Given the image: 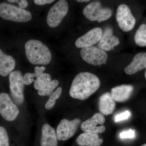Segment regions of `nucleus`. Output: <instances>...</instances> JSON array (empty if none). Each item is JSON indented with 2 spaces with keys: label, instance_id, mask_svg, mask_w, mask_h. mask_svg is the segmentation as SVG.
<instances>
[{
  "label": "nucleus",
  "instance_id": "obj_30",
  "mask_svg": "<svg viewBox=\"0 0 146 146\" xmlns=\"http://www.w3.org/2000/svg\"><path fill=\"white\" fill-rule=\"evenodd\" d=\"M78 2L80 3H83V2H88L90 0H76Z\"/></svg>",
  "mask_w": 146,
  "mask_h": 146
},
{
  "label": "nucleus",
  "instance_id": "obj_5",
  "mask_svg": "<svg viewBox=\"0 0 146 146\" xmlns=\"http://www.w3.org/2000/svg\"><path fill=\"white\" fill-rule=\"evenodd\" d=\"M83 15L90 21L99 22L106 21L112 14L110 9L103 7L100 3L94 1L85 7L83 10Z\"/></svg>",
  "mask_w": 146,
  "mask_h": 146
},
{
  "label": "nucleus",
  "instance_id": "obj_3",
  "mask_svg": "<svg viewBox=\"0 0 146 146\" xmlns=\"http://www.w3.org/2000/svg\"><path fill=\"white\" fill-rule=\"evenodd\" d=\"M0 17L5 20L18 23L29 22L32 18L29 11L5 3H0Z\"/></svg>",
  "mask_w": 146,
  "mask_h": 146
},
{
  "label": "nucleus",
  "instance_id": "obj_31",
  "mask_svg": "<svg viewBox=\"0 0 146 146\" xmlns=\"http://www.w3.org/2000/svg\"><path fill=\"white\" fill-rule=\"evenodd\" d=\"M145 78L146 79V70L145 72Z\"/></svg>",
  "mask_w": 146,
  "mask_h": 146
},
{
  "label": "nucleus",
  "instance_id": "obj_32",
  "mask_svg": "<svg viewBox=\"0 0 146 146\" xmlns=\"http://www.w3.org/2000/svg\"><path fill=\"white\" fill-rule=\"evenodd\" d=\"M141 146H146V144H144V145H142Z\"/></svg>",
  "mask_w": 146,
  "mask_h": 146
},
{
  "label": "nucleus",
  "instance_id": "obj_16",
  "mask_svg": "<svg viewBox=\"0 0 146 146\" xmlns=\"http://www.w3.org/2000/svg\"><path fill=\"white\" fill-rule=\"evenodd\" d=\"M146 68V52H141L135 55L124 71L127 74L131 75Z\"/></svg>",
  "mask_w": 146,
  "mask_h": 146
},
{
  "label": "nucleus",
  "instance_id": "obj_26",
  "mask_svg": "<svg viewBox=\"0 0 146 146\" xmlns=\"http://www.w3.org/2000/svg\"><path fill=\"white\" fill-rule=\"evenodd\" d=\"M131 113L129 111H125V112L118 114L115 116L114 121L115 122H118L120 121L127 119L130 117Z\"/></svg>",
  "mask_w": 146,
  "mask_h": 146
},
{
  "label": "nucleus",
  "instance_id": "obj_23",
  "mask_svg": "<svg viewBox=\"0 0 146 146\" xmlns=\"http://www.w3.org/2000/svg\"><path fill=\"white\" fill-rule=\"evenodd\" d=\"M51 81V77L49 74L43 73L35 80L34 86L36 90L43 88Z\"/></svg>",
  "mask_w": 146,
  "mask_h": 146
},
{
  "label": "nucleus",
  "instance_id": "obj_22",
  "mask_svg": "<svg viewBox=\"0 0 146 146\" xmlns=\"http://www.w3.org/2000/svg\"><path fill=\"white\" fill-rule=\"evenodd\" d=\"M59 82L58 80H55L50 82L46 86L38 90V94L42 96H50L54 92V90L58 86Z\"/></svg>",
  "mask_w": 146,
  "mask_h": 146
},
{
  "label": "nucleus",
  "instance_id": "obj_10",
  "mask_svg": "<svg viewBox=\"0 0 146 146\" xmlns=\"http://www.w3.org/2000/svg\"><path fill=\"white\" fill-rule=\"evenodd\" d=\"M81 121L75 119L70 121L63 119L60 121L56 129V136L58 141H67L72 137L77 130Z\"/></svg>",
  "mask_w": 146,
  "mask_h": 146
},
{
  "label": "nucleus",
  "instance_id": "obj_15",
  "mask_svg": "<svg viewBox=\"0 0 146 146\" xmlns=\"http://www.w3.org/2000/svg\"><path fill=\"white\" fill-rule=\"evenodd\" d=\"M100 112L103 115H109L112 114L116 108V103L109 92L104 93L100 97L98 102Z\"/></svg>",
  "mask_w": 146,
  "mask_h": 146
},
{
  "label": "nucleus",
  "instance_id": "obj_7",
  "mask_svg": "<svg viewBox=\"0 0 146 146\" xmlns=\"http://www.w3.org/2000/svg\"><path fill=\"white\" fill-rule=\"evenodd\" d=\"M80 54L84 60L94 66L106 64L108 59L107 54L104 50L93 46L82 48Z\"/></svg>",
  "mask_w": 146,
  "mask_h": 146
},
{
  "label": "nucleus",
  "instance_id": "obj_11",
  "mask_svg": "<svg viewBox=\"0 0 146 146\" xmlns=\"http://www.w3.org/2000/svg\"><path fill=\"white\" fill-rule=\"evenodd\" d=\"M105 118L101 113H96L82 123L81 128L84 132L99 133L104 132Z\"/></svg>",
  "mask_w": 146,
  "mask_h": 146
},
{
  "label": "nucleus",
  "instance_id": "obj_21",
  "mask_svg": "<svg viewBox=\"0 0 146 146\" xmlns=\"http://www.w3.org/2000/svg\"><path fill=\"white\" fill-rule=\"evenodd\" d=\"M135 43L139 46H146V25L142 24L134 36Z\"/></svg>",
  "mask_w": 146,
  "mask_h": 146
},
{
  "label": "nucleus",
  "instance_id": "obj_25",
  "mask_svg": "<svg viewBox=\"0 0 146 146\" xmlns=\"http://www.w3.org/2000/svg\"><path fill=\"white\" fill-rule=\"evenodd\" d=\"M0 146H9V138L6 129L0 126Z\"/></svg>",
  "mask_w": 146,
  "mask_h": 146
},
{
  "label": "nucleus",
  "instance_id": "obj_19",
  "mask_svg": "<svg viewBox=\"0 0 146 146\" xmlns=\"http://www.w3.org/2000/svg\"><path fill=\"white\" fill-rule=\"evenodd\" d=\"M76 142L80 146H100L103 140L99 138L98 133L84 132L76 138Z\"/></svg>",
  "mask_w": 146,
  "mask_h": 146
},
{
  "label": "nucleus",
  "instance_id": "obj_12",
  "mask_svg": "<svg viewBox=\"0 0 146 146\" xmlns=\"http://www.w3.org/2000/svg\"><path fill=\"white\" fill-rule=\"evenodd\" d=\"M102 34V31L100 28L92 29L77 39L75 42L76 47L82 48L92 46L99 42Z\"/></svg>",
  "mask_w": 146,
  "mask_h": 146
},
{
  "label": "nucleus",
  "instance_id": "obj_4",
  "mask_svg": "<svg viewBox=\"0 0 146 146\" xmlns=\"http://www.w3.org/2000/svg\"><path fill=\"white\" fill-rule=\"evenodd\" d=\"M9 87L11 96L15 103L21 105L23 103L25 88L23 76L20 71H12L9 74Z\"/></svg>",
  "mask_w": 146,
  "mask_h": 146
},
{
  "label": "nucleus",
  "instance_id": "obj_18",
  "mask_svg": "<svg viewBox=\"0 0 146 146\" xmlns=\"http://www.w3.org/2000/svg\"><path fill=\"white\" fill-rule=\"evenodd\" d=\"M16 61L12 56L6 54L0 49V75L5 77L15 69Z\"/></svg>",
  "mask_w": 146,
  "mask_h": 146
},
{
  "label": "nucleus",
  "instance_id": "obj_29",
  "mask_svg": "<svg viewBox=\"0 0 146 146\" xmlns=\"http://www.w3.org/2000/svg\"><path fill=\"white\" fill-rule=\"evenodd\" d=\"M56 0H33L35 3L38 5H42L47 4H50Z\"/></svg>",
  "mask_w": 146,
  "mask_h": 146
},
{
  "label": "nucleus",
  "instance_id": "obj_27",
  "mask_svg": "<svg viewBox=\"0 0 146 146\" xmlns=\"http://www.w3.org/2000/svg\"><path fill=\"white\" fill-rule=\"evenodd\" d=\"M135 136V130L130 129L127 131H123L120 133V137L121 138H133Z\"/></svg>",
  "mask_w": 146,
  "mask_h": 146
},
{
  "label": "nucleus",
  "instance_id": "obj_9",
  "mask_svg": "<svg viewBox=\"0 0 146 146\" xmlns=\"http://www.w3.org/2000/svg\"><path fill=\"white\" fill-rule=\"evenodd\" d=\"M116 16L119 26L123 31H130L135 26L136 19L126 5L121 4L118 7Z\"/></svg>",
  "mask_w": 146,
  "mask_h": 146
},
{
  "label": "nucleus",
  "instance_id": "obj_17",
  "mask_svg": "<svg viewBox=\"0 0 146 146\" xmlns=\"http://www.w3.org/2000/svg\"><path fill=\"white\" fill-rule=\"evenodd\" d=\"M41 146H58V139L54 129L48 124H45L42 128Z\"/></svg>",
  "mask_w": 146,
  "mask_h": 146
},
{
  "label": "nucleus",
  "instance_id": "obj_8",
  "mask_svg": "<svg viewBox=\"0 0 146 146\" xmlns=\"http://www.w3.org/2000/svg\"><path fill=\"white\" fill-rule=\"evenodd\" d=\"M19 110L8 94L0 93V115L6 121H12L19 115Z\"/></svg>",
  "mask_w": 146,
  "mask_h": 146
},
{
  "label": "nucleus",
  "instance_id": "obj_14",
  "mask_svg": "<svg viewBox=\"0 0 146 146\" xmlns=\"http://www.w3.org/2000/svg\"><path fill=\"white\" fill-rule=\"evenodd\" d=\"M133 90L132 85L123 84L112 88L110 94L115 102H124L130 98Z\"/></svg>",
  "mask_w": 146,
  "mask_h": 146
},
{
  "label": "nucleus",
  "instance_id": "obj_13",
  "mask_svg": "<svg viewBox=\"0 0 146 146\" xmlns=\"http://www.w3.org/2000/svg\"><path fill=\"white\" fill-rule=\"evenodd\" d=\"M98 43L100 48L108 51L113 50L114 47L119 44L120 42L118 37L113 35L112 29L108 27L105 29L102 38Z\"/></svg>",
  "mask_w": 146,
  "mask_h": 146
},
{
  "label": "nucleus",
  "instance_id": "obj_6",
  "mask_svg": "<svg viewBox=\"0 0 146 146\" xmlns=\"http://www.w3.org/2000/svg\"><path fill=\"white\" fill-rule=\"evenodd\" d=\"M69 7L66 0H60L50 9L47 17V23L51 28L58 26L68 11Z\"/></svg>",
  "mask_w": 146,
  "mask_h": 146
},
{
  "label": "nucleus",
  "instance_id": "obj_24",
  "mask_svg": "<svg viewBox=\"0 0 146 146\" xmlns=\"http://www.w3.org/2000/svg\"><path fill=\"white\" fill-rule=\"evenodd\" d=\"M62 92L61 87H58L55 91H54L50 96L49 99L47 101L45 104V108L47 110H50L54 106L56 100L58 99Z\"/></svg>",
  "mask_w": 146,
  "mask_h": 146
},
{
  "label": "nucleus",
  "instance_id": "obj_2",
  "mask_svg": "<svg viewBox=\"0 0 146 146\" xmlns=\"http://www.w3.org/2000/svg\"><path fill=\"white\" fill-rule=\"evenodd\" d=\"M26 55L33 65H47L51 60V53L46 45L38 40L31 39L25 45Z\"/></svg>",
  "mask_w": 146,
  "mask_h": 146
},
{
  "label": "nucleus",
  "instance_id": "obj_1",
  "mask_svg": "<svg viewBox=\"0 0 146 146\" xmlns=\"http://www.w3.org/2000/svg\"><path fill=\"white\" fill-rule=\"evenodd\" d=\"M100 86V81L94 74L87 72H81L73 80L70 95L73 98L84 100L98 91Z\"/></svg>",
  "mask_w": 146,
  "mask_h": 146
},
{
  "label": "nucleus",
  "instance_id": "obj_28",
  "mask_svg": "<svg viewBox=\"0 0 146 146\" xmlns=\"http://www.w3.org/2000/svg\"><path fill=\"white\" fill-rule=\"evenodd\" d=\"M9 2L16 3L19 5V7L22 9L26 8L28 5V3L27 0H7Z\"/></svg>",
  "mask_w": 146,
  "mask_h": 146
},
{
  "label": "nucleus",
  "instance_id": "obj_20",
  "mask_svg": "<svg viewBox=\"0 0 146 146\" xmlns=\"http://www.w3.org/2000/svg\"><path fill=\"white\" fill-rule=\"evenodd\" d=\"M46 68L44 66L39 67L36 66L35 68L34 72L27 73L23 76L24 83L26 85H29L35 81L34 78L36 79L41 76L46 70Z\"/></svg>",
  "mask_w": 146,
  "mask_h": 146
}]
</instances>
